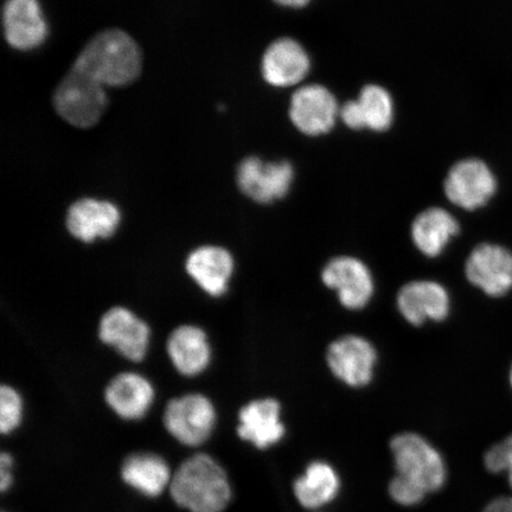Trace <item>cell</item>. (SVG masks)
<instances>
[{
	"label": "cell",
	"instance_id": "obj_7",
	"mask_svg": "<svg viewBox=\"0 0 512 512\" xmlns=\"http://www.w3.org/2000/svg\"><path fill=\"white\" fill-rule=\"evenodd\" d=\"M469 284L486 297L501 299L512 292V251L496 242L473 246L464 264Z\"/></svg>",
	"mask_w": 512,
	"mask_h": 512
},
{
	"label": "cell",
	"instance_id": "obj_12",
	"mask_svg": "<svg viewBox=\"0 0 512 512\" xmlns=\"http://www.w3.org/2000/svg\"><path fill=\"white\" fill-rule=\"evenodd\" d=\"M294 171L288 162H262L249 157L239 165L236 183L243 195L259 204H271L291 190Z\"/></svg>",
	"mask_w": 512,
	"mask_h": 512
},
{
	"label": "cell",
	"instance_id": "obj_21",
	"mask_svg": "<svg viewBox=\"0 0 512 512\" xmlns=\"http://www.w3.org/2000/svg\"><path fill=\"white\" fill-rule=\"evenodd\" d=\"M166 352L178 373L188 377L201 374L211 358L206 331L192 324L179 325L170 332Z\"/></svg>",
	"mask_w": 512,
	"mask_h": 512
},
{
	"label": "cell",
	"instance_id": "obj_24",
	"mask_svg": "<svg viewBox=\"0 0 512 512\" xmlns=\"http://www.w3.org/2000/svg\"><path fill=\"white\" fill-rule=\"evenodd\" d=\"M339 491V478L329 464H310L305 475L294 483V494L306 509H318L334 499Z\"/></svg>",
	"mask_w": 512,
	"mask_h": 512
},
{
	"label": "cell",
	"instance_id": "obj_23",
	"mask_svg": "<svg viewBox=\"0 0 512 512\" xmlns=\"http://www.w3.org/2000/svg\"><path fill=\"white\" fill-rule=\"evenodd\" d=\"M121 475L128 485L150 497L162 494L171 480L168 464L163 458L151 453L128 457Z\"/></svg>",
	"mask_w": 512,
	"mask_h": 512
},
{
	"label": "cell",
	"instance_id": "obj_2",
	"mask_svg": "<svg viewBox=\"0 0 512 512\" xmlns=\"http://www.w3.org/2000/svg\"><path fill=\"white\" fill-rule=\"evenodd\" d=\"M171 495L179 507L191 512H221L232 498V489L219 463L207 454H196L172 477Z\"/></svg>",
	"mask_w": 512,
	"mask_h": 512
},
{
	"label": "cell",
	"instance_id": "obj_6",
	"mask_svg": "<svg viewBox=\"0 0 512 512\" xmlns=\"http://www.w3.org/2000/svg\"><path fill=\"white\" fill-rule=\"evenodd\" d=\"M325 287L336 293L339 304L349 311H361L375 296V278L370 267L354 255H336L320 271Z\"/></svg>",
	"mask_w": 512,
	"mask_h": 512
},
{
	"label": "cell",
	"instance_id": "obj_26",
	"mask_svg": "<svg viewBox=\"0 0 512 512\" xmlns=\"http://www.w3.org/2000/svg\"><path fill=\"white\" fill-rule=\"evenodd\" d=\"M484 465L492 475L505 473L512 491V433L485 452Z\"/></svg>",
	"mask_w": 512,
	"mask_h": 512
},
{
	"label": "cell",
	"instance_id": "obj_25",
	"mask_svg": "<svg viewBox=\"0 0 512 512\" xmlns=\"http://www.w3.org/2000/svg\"><path fill=\"white\" fill-rule=\"evenodd\" d=\"M23 403L14 387H0V432L9 434L21 424Z\"/></svg>",
	"mask_w": 512,
	"mask_h": 512
},
{
	"label": "cell",
	"instance_id": "obj_3",
	"mask_svg": "<svg viewBox=\"0 0 512 512\" xmlns=\"http://www.w3.org/2000/svg\"><path fill=\"white\" fill-rule=\"evenodd\" d=\"M396 476L425 496L445 484L446 467L443 457L418 433L405 432L390 441Z\"/></svg>",
	"mask_w": 512,
	"mask_h": 512
},
{
	"label": "cell",
	"instance_id": "obj_13",
	"mask_svg": "<svg viewBox=\"0 0 512 512\" xmlns=\"http://www.w3.org/2000/svg\"><path fill=\"white\" fill-rule=\"evenodd\" d=\"M120 221L117 204L91 197L80 198L70 204L66 215L68 233L85 243L111 238Z\"/></svg>",
	"mask_w": 512,
	"mask_h": 512
},
{
	"label": "cell",
	"instance_id": "obj_19",
	"mask_svg": "<svg viewBox=\"0 0 512 512\" xmlns=\"http://www.w3.org/2000/svg\"><path fill=\"white\" fill-rule=\"evenodd\" d=\"M104 395L107 405L121 419L138 420L149 411L155 389L145 376L124 371L107 383Z\"/></svg>",
	"mask_w": 512,
	"mask_h": 512
},
{
	"label": "cell",
	"instance_id": "obj_28",
	"mask_svg": "<svg viewBox=\"0 0 512 512\" xmlns=\"http://www.w3.org/2000/svg\"><path fill=\"white\" fill-rule=\"evenodd\" d=\"M482 512H512V496L495 498Z\"/></svg>",
	"mask_w": 512,
	"mask_h": 512
},
{
	"label": "cell",
	"instance_id": "obj_18",
	"mask_svg": "<svg viewBox=\"0 0 512 512\" xmlns=\"http://www.w3.org/2000/svg\"><path fill=\"white\" fill-rule=\"evenodd\" d=\"M460 223L450 211L432 207L422 210L411 226V240L419 253L437 259L460 234Z\"/></svg>",
	"mask_w": 512,
	"mask_h": 512
},
{
	"label": "cell",
	"instance_id": "obj_10",
	"mask_svg": "<svg viewBox=\"0 0 512 512\" xmlns=\"http://www.w3.org/2000/svg\"><path fill=\"white\" fill-rule=\"evenodd\" d=\"M445 195L454 206L475 211L488 204L497 191V181L489 166L477 159L453 166L445 179Z\"/></svg>",
	"mask_w": 512,
	"mask_h": 512
},
{
	"label": "cell",
	"instance_id": "obj_9",
	"mask_svg": "<svg viewBox=\"0 0 512 512\" xmlns=\"http://www.w3.org/2000/svg\"><path fill=\"white\" fill-rule=\"evenodd\" d=\"M395 304L401 317L415 328L427 322H445L452 311L450 291L433 279H415L403 284L396 293Z\"/></svg>",
	"mask_w": 512,
	"mask_h": 512
},
{
	"label": "cell",
	"instance_id": "obj_1",
	"mask_svg": "<svg viewBox=\"0 0 512 512\" xmlns=\"http://www.w3.org/2000/svg\"><path fill=\"white\" fill-rule=\"evenodd\" d=\"M74 67L102 86L124 87L142 74L143 55L137 42L125 31L106 30L86 44Z\"/></svg>",
	"mask_w": 512,
	"mask_h": 512
},
{
	"label": "cell",
	"instance_id": "obj_20",
	"mask_svg": "<svg viewBox=\"0 0 512 512\" xmlns=\"http://www.w3.org/2000/svg\"><path fill=\"white\" fill-rule=\"evenodd\" d=\"M310 66L309 55L297 41L281 38L266 50L261 70L270 85L290 87L305 79Z\"/></svg>",
	"mask_w": 512,
	"mask_h": 512
},
{
	"label": "cell",
	"instance_id": "obj_30",
	"mask_svg": "<svg viewBox=\"0 0 512 512\" xmlns=\"http://www.w3.org/2000/svg\"><path fill=\"white\" fill-rule=\"evenodd\" d=\"M508 382H509V386H510V388L512 390V362H511L510 368H509Z\"/></svg>",
	"mask_w": 512,
	"mask_h": 512
},
{
	"label": "cell",
	"instance_id": "obj_14",
	"mask_svg": "<svg viewBox=\"0 0 512 512\" xmlns=\"http://www.w3.org/2000/svg\"><path fill=\"white\" fill-rule=\"evenodd\" d=\"M5 40L12 48L30 51L48 37V24L38 0H6L3 10Z\"/></svg>",
	"mask_w": 512,
	"mask_h": 512
},
{
	"label": "cell",
	"instance_id": "obj_27",
	"mask_svg": "<svg viewBox=\"0 0 512 512\" xmlns=\"http://www.w3.org/2000/svg\"><path fill=\"white\" fill-rule=\"evenodd\" d=\"M12 457L9 453L0 456V490L6 491L12 484L11 476Z\"/></svg>",
	"mask_w": 512,
	"mask_h": 512
},
{
	"label": "cell",
	"instance_id": "obj_16",
	"mask_svg": "<svg viewBox=\"0 0 512 512\" xmlns=\"http://www.w3.org/2000/svg\"><path fill=\"white\" fill-rule=\"evenodd\" d=\"M185 271L211 297L228 291L235 270V260L227 248L204 245L191 251L185 259Z\"/></svg>",
	"mask_w": 512,
	"mask_h": 512
},
{
	"label": "cell",
	"instance_id": "obj_4",
	"mask_svg": "<svg viewBox=\"0 0 512 512\" xmlns=\"http://www.w3.org/2000/svg\"><path fill=\"white\" fill-rule=\"evenodd\" d=\"M105 86L73 66L57 86L54 107L68 124L89 128L98 124L107 107Z\"/></svg>",
	"mask_w": 512,
	"mask_h": 512
},
{
	"label": "cell",
	"instance_id": "obj_22",
	"mask_svg": "<svg viewBox=\"0 0 512 512\" xmlns=\"http://www.w3.org/2000/svg\"><path fill=\"white\" fill-rule=\"evenodd\" d=\"M341 117L344 124L354 130L386 131L394 117L392 96L380 86L364 87L360 98L342 107Z\"/></svg>",
	"mask_w": 512,
	"mask_h": 512
},
{
	"label": "cell",
	"instance_id": "obj_8",
	"mask_svg": "<svg viewBox=\"0 0 512 512\" xmlns=\"http://www.w3.org/2000/svg\"><path fill=\"white\" fill-rule=\"evenodd\" d=\"M163 421L166 430L179 443L198 446L203 444L214 430L215 407L206 395L184 394L166 403Z\"/></svg>",
	"mask_w": 512,
	"mask_h": 512
},
{
	"label": "cell",
	"instance_id": "obj_17",
	"mask_svg": "<svg viewBox=\"0 0 512 512\" xmlns=\"http://www.w3.org/2000/svg\"><path fill=\"white\" fill-rule=\"evenodd\" d=\"M238 434L260 450L278 444L286 434V427L281 421L280 402L274 398H262L246 403L239 412Z\"/></svg>",
	"mask_w": 512,
	"mask_h": 512
},
{
	"label": "cell",
	"instance_id": "obj_11",
	"mask_svg": "<svg viewBox=\"0 0 512 512\" xmlns=\"http://www.w3.org/2000/svg\"><path fill=\"white\" fill-rule=\"evenodd\" d=\"M151 329L149 324L124 306H113L102 313L98 337L119 354L132 362H140L149 348Z\"/></svg>",
	"mask_w": 512,
	"mask_h": 512
},
{
	"label": "cell",
	"instance_id": "obj_5",
	"mask_svg": "<svg viewBox=\"0 0 512 512\" xmlns=\"http://www.w3.org/2000/svg\"><path fill=\"white\" fill-rule=\"evenodd\" d=\"M325 362L335 379L347 387L361 389L374 381L379 351L367 337L345 334L330 342Z\"/></svg>",
	"mask_w": 512,
	"mask_h": 512
},
{
	"label": "cell",
	"instance_id": "obj_15",
	"mask_svg": "<svg viewBox=\"0 0 512 512\" xmlns=\"http://www.w3.org/2000/svg\"><path fill=\"white\" fill-rule=\"evenodd\" d=\"M338 105L335 96L319 85L298 89L290 107L292 123L307 136H320L335 126Z\"/></svg>",
	"mask_w": 512,
	"mask_h": 512
},
{
	"label": "cell",
	"instance_id": "obj_29",
	"mask_svg": "<svg viewBox=\"0 0 512 512\" xmlns=\"http://www.w3.org/2000/svg\"><path fill=\"white\" fill-rule=\"evenodd\" d=\"M274 2L287 6V8H303V6L309 4L311 0H274Z\"/></svg>",
	"mask_w": 512,
	"mask_h": 512
}]
</instances>
